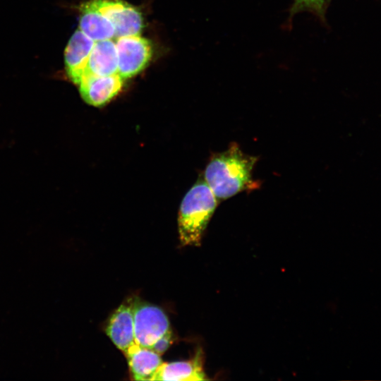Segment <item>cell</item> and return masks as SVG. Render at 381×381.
Instances as JSON below:
<instances>
[{
  "label": "cell",
  "mask_w": 381,
  "mask_h": 381,
  "mask_svg": "<svg viewBox=\"0 0 381 381\" xmlns=\"http://www.w3.org/2000/svg\"><path fill=\"white\" fill-rule=\"evenodd\" d=\"M258 157L245 154L237 143H231L224 152L210 159L204 171V181L217 200L258 188L253 170Z\"/></svg>",
  "instance_id": "1"
},
{
  "label": "cell",
  "mask_w": 381,
  "mask_h": 381,
  "mask_svg": "<svg viewBox=\"0 0 381 381\" xmlns=\"http://www.w3.org/2000/svg\"><path fill=\"white\" fill-rule=\"evenodd\" d=\"M217 205V199L203 180L198 181L184 196L178 227L183 246H199Z\"/></svg>",
  "instance_id": "2"
},
{
  "label": "cell",
  "mask_w": 381,
  "mask_h": 381,
  "mask_svg": "<svg viewBox=\"0 0 381 381\" xmlns=\"http://www.w3.org/2000/svg\"><path fill=\"white\" fill-rule=\"evenodd\" d=\"M136 343L145 348L150 346L161 337L171 331L168 317L159 307L134 301L131 305Z\"/></svg>",
  "instance_id": "3"
},
{
  "label": "cell",
  "mask_w": 381,
  "mask_h": 381,
  "mask_svg": "<svg viewBox=\"0 0 381 381\" xmlns=\"http://www.w3.org/2000/svg\"><path fill=\"white\" fill-rule=\"evenodd\" d=\"M118 73L124 79L133 77L148 64L152 55L151 42L140 35L115 39Z\"/></svg>",
  "instance_id": "4"
},
{
  "label": "cell",
  "mask_w": 381,
  "mask_h": 381,
  "mask_svg": "<svg viewBox=\"0 0 381 381\" xmlns=\"http://www.w3.org/2000/svg\"><path fill=\"white\" fill-rule=\"evenodd\" d=\"M95 7L112 23L114 39L140 35L143 26L141 13L121 0H92Z\"/></svg>",
  "instance_id": "5"
},
{
  "label": "cell",
  "mask_w": 381,
  "mask_h": 381,
  "mask_svg": "<svg viewBox=\"0 0 381 381\" xmlns=\"http://www.w3.org/2000/svg\"><path fill=\"white\" fill-rule=\"evenodd\" d=\"M124 79L117 73L111 75L83 76L78 84L84 101L95 107L109 102L121 90Z\"/></svg>",
  "instance_id": "6"
},
{
  "label": "cell",
  "mask_w": 381,
  "mask_h": 381,
  "mask_svg": "<svg viewBox=\"0 0 381 381\" xmlns=\"http://www.w3.org/2000/svg\"><path fill=\"white\" fill-rule=\"evenodd\" d=\"M94 43L95 41L78 29L65 49L64 61L67 75L77 85L84 73Z\"/></svg>",
  "instance_id": "7"
},
{
  "label": "cell",
  "mask_w": 381,
  "mask_h": 381,
  "mask_svg": "<svg viewBox=\"0 0 381 381\" xmlns=\"http://www.w3.org/2000/svg\"><path fill=\"white\" fill-rule=\"evenodd\" d=\"M208 380L203 368L202 352L198 350L188 361L162 363L151 381H198Z\"/></svg>",
  "instance_id": "8"
},
{
  "label": "cell",
  "mask_w": 381,
  "mask_h": 381,
  "mask_svg": "<svg viewBox=\"0 0 381 381\" xmlns=\"http://www.w3.org/2000/svg\"><path fill=\"white\" fill-rule=\"evenodd\" d=\"M106 332L114 345L123 353L136 344L131 305L121 304L109 318Z\"/></svg>",
  "instance_id": "9"
},
{
  "label": "cell",
  "mask_w": 381,
  "mask_h": 381,
  "mask_svg": "<svg viewBox=\"0 0 381 381\" xmlns=\"http://www.w3.org/2000/svg\"><path fill=\"white\" fill-rule=\"evenodd\" d=\"M117 73L118 56L115 40L110 39L95 42L82 78L89 75L106 76Z\"/></svg>",
  "instance_id": "10"
},
{
  "label": "cell",
  "mask_w": 381,
  "mask_h": 381,
  "mask_svg": "<svg viewBox=\"0 0 381 381\" xmlns=\"http://www.w3.org/2000/svg\"><path fill=\"white\" fill-rule=\"evenodd\" d=\"M79 29L93 41L114 39L115 29L112 23L100 12L92 0L80 8Z\"/></svg>",
  "instance_id": "11"
},
{
  "label": "cell",
  "mask_w": 381,
  "mask_h": 381,
  "mask_svg": "<svg viewBox=\"0 0 381 381\" xmlns=\"http://www.w3.org/2000/svg\"><path fill=\"white\" fill-rule=\"evenodd\" d=\"M127 358L130 373L134 380H152V377L163 363L159 354L142 347L138 344L124 353Z\"/></svg>",
  "instance_id": "12"
},
{
  "label": "cell",
  "mask_w": 381,
  "mask_h": 381,
  "mask_svg": "<svg viewBox=\"0 0 381 381\" xmlns=\"http://www.w3.org/2000/svg\"><path fill=\"white\" fill-rule=\"evenodd\" d=\"M330 0H294L290 8V17H293L298 12L308 11L322 20H325V14Z\"/></svg>",
  "instance_id": "13"
},
{
  "label": "cell",
  "mask_w": 381,
  "mask_h": 381,
  "mask_svg": "<svg viewBox=\"0 0 381 381\" xmlns=\"http://www.w3.org/2000/svg\"><path fill=\"white\" fill-rule=\"evenodd\" d=\"M172 341L171 331L168 332L164 335L158 339L150 348L160 356L164 353L169 347Z\"/></svg>",
  "instance_id": "14"
}]
</instances>
